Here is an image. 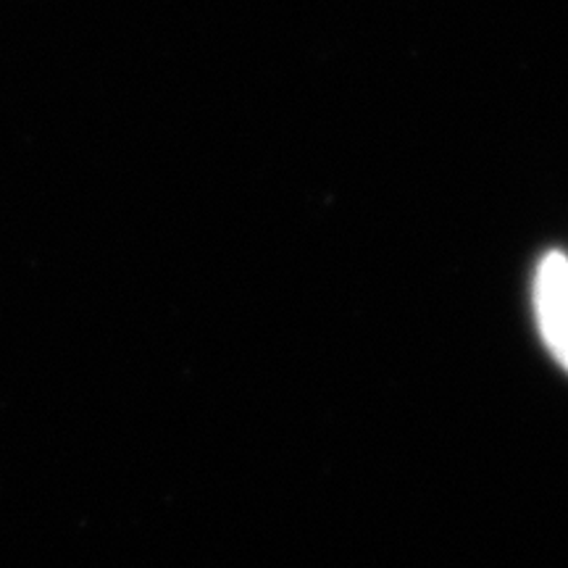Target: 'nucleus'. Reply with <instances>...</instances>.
<instances>
[{"mask_svg":"<svg viewBox=\"0 0 568 568\" xmlns=\"http://www.w3.org/2000/svg\"><path fill=\"white\" fill-rule=\"evenodd\" d=\"M535 311L539 332L552 358L568 372V258L545 253L535 274Z\"/></svg>","mask_w":568,"mask_h":568,"instance_id":"1","label":"nucleus"}]
</instances>
